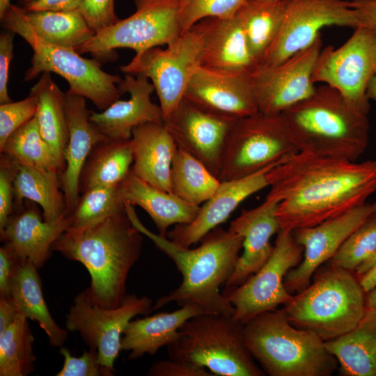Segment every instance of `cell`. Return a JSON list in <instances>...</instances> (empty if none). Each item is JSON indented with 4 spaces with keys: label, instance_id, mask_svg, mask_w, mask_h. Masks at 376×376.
<instances>
[{
    "label": "cell",
    "instance_id": "obj_1",
    "mask_svg": "<svg viewBox=\"0 0 376 376\" xmlns=\"http://www.w3.org/2000/svg\"><path fill=\"white\" fill-rule=\"evenodd\" d=\"M267 175L266 198L278 201L280 230L290 232L363 205L376 191V160L358 163L299 152Z\"/></svg>",
    "mask_w": 376,
    "mask_h": 376
},
{
    "label": "cell",
    "instance_id": "obj_2",
    "mask_svg": "<svg viewBox=\"0 0 376 376\" xmlns=\"http://www.w3.org/2000/svg\"><path fill=\"white\" fill-rule=\"evenodd\" d=\"M125 206L133 225L173 262L182 277L180 285L159 298L152 311L175 302L180 306L195 305L205 313L233 315L235 309L220 288L234 270L242 249V237L218 226L201 239L198 247H183L148 229L134 205L125 202Z\"/></svg>",
    "mask_w": 376,
    "mask_h": 376
},
{
    "label": "cell",
    "instance_id": "obj_3",
    "mask_svg": "<svg viewBox=\"0 0 376 376\" xmlns=\"http://www.w3.org/2000/svg\"><path fill=\"white\" fill-rule=\"evenodd\" d=\"M143 241V235L125 210L86 228H68L52 251L81 263L91 276L88 289L93 299L116 307L127 295V276L141 255Z\"/></svg>",
    "mask_w": 376,
    "mask_h": 376
},
{
    "label": "cell",
    "instance_id": "obj_4",
    "mask_svg": "<svg viewBox=\"0 0 376 376\" xmlns=\"http://www.w3.org/2000/svg\"><path fill=\"white\" fill-rule=\"evenodd\" d=\"M281 115L299 152L357 161L368 147V116L354 111L327 84Z\"/></svg>",
    "mask_w": 376,
    "mask_h": 376
},
{
    "label": "cell",
    "instance_id": "obj_5",
    "mask_svg": "<svg viewBox=\"0 0 376 376\" xmlns=\"http://www.w3.org/2000/svg\"><path fill=\"white\" fill-rule=\"evenodd\" d=\"M244 343L270 376H329L338 363L324 341L294 326L283 308L263 312L242 326Z\"/></svg>",
    "mask_w": 376,
    "mask_h": 376
},
{
    "label": "cell",
    "instance_id": "obj_6",
    "mask_svg": "<svg viewBox=\"0 0 376 376\" xmlns=\"http://www.w3.org/2000/svg\"><path fill=\"white\" fill-rule=\"evenodd\" d=\"M352 272L330 264L316 274L312 283L283 306L288 320L324 342L353 329L368 306L367 292Z\"/></svg>",
    "mask_w": 376,
    "mask_h": 376
},
{
    "label": "cell",
    "instance_id": "obj_7",
    "mask_svg": "<svg viewBox=\"0 0 376 376\" xmlns=\"http://www.w3.org/2000/svg\"><path fill=\"white\" fill-rule=\"evenodd\" d=\"M26 13V9L12 4L1 19L3 27L21 36L33 50L24 81L32 80L45 72L56 73L68 82V92L90 100L101 111L120 98L123 93L118 84L122 78L104 72L101 62L95 58H85L75 49L56 46L39 38Z\"/></svg>",
    "mask_w": 376,
    "mask_h": 376
},
{
    "label": "cell",
    "instance_id": "obj_8",
    "mask_svg": "<svg viewBox=\"0 0 376 376\" xmlns=\"http://www.w3.org/2000/svg\"><path fill=\"white\" fill-rule=\"evenodd\" d=\"M233 315L202 313L188 320L167 346L171 359L202 366L214 376H262Z\"/></svg>",
    "mask_w": 376,
    "mask_h": 376
},
{
    "label": "cell",
    "instance_id": "obj_9",
    "mask_svg": "<svg viewBox=\"0 0 376 376\" xmlns=\"http://www.w3.org/2000/svg\"><path fill=\"white\" fill-rule=\"evenodd\" d=\"M299 152L281 113L258 111L233 123L218 178L226 181L244 178L282 163Z\"/></svg>",
    "mask_w": 376,
    "mask_h": 376
},
{
    "label": "cell",
    "instance_id": "obj_10",
    "mask_svg": "<svg viewBox=\"0 0 376 376\" xmlns=\"http://www.w3.org/2000/svg\"><path fill=\"white\" fill-rule=\"evenodd\" d=\"M135 12L113 25L95 33L79 48L100 62L113 61L114 50L129 48L139 56L146 51L167 45L181 35L180 0H133Z\"/></svg>",
    "mask_w": 376,
    "mask_h": 376
},
{
    "label": "cell",
    "instance_id": "obj_11",
    "mask_svg": "<svg viewBox=\"0 0 376 376\" xmlns=\"http://www.w3.org/2000/svg\"><path fill=\"white\" fill-rule=\"evenodd\" d=\"M205 30L204 19L168 44L165 49L151 48L120 67L124 74L142 75L152 82L164 121L184 97L189 79L199 65Z\"/></svg>",
    "mask_w": 376,
    "mask_h": 376
},
{
    "label": "cell",
    "instance_id": "obj_12",
    "mask_svg": "<svg viewBox=\"0 0 376 376\" xmlns=\"http://www.w3.org/2000/svg\"><path fill=\"white\" fill-rule=\"evenodd\" d=\"M376 72V32L361 26L340 47L322 49L312 80L336 90L346 103L361 114H368V83Z\"/></svg>",
    "mask_w": 376,
    "mask_h": 376
},
{
    "label": "cell",
    "instance_id": "obj_13",
    "mask_svg": "<svg viewBox=\"0 0 376 376\" xmlns=\"http://www.w3.org/2000/svg\"><path fill=\"white\" fill-rule=\"evenodd\" d=\"M152 304L146 296L127 295L119 306L107 307L93 299L88 288L75 296L65 315L66 329L78 332L89 347L96 349L100 364L114 375L125 329L134 317L148 315Z\"/></svg>",
    "mask_w": 376,
    "mask_h": 376
},
{
    "label": "cell",
    "instance_id": "obj_14",
    "mask_svg": "<svg viewBox=\"0 0 376 376\" xmlns=\"http://www.w3.org/2000/svg\"><path fill=\"white\" fill-rule=\"evenodd\" d=\"M303 252L292 232L279 230L272 253L263 267L241 285L226 287L222 291L235 309L234 319L244 324L290 301L293 295L286 290L284 279L301 263Z\"/></svg>",
    "mask_w": 376,
    "mask_h": 376
},
{
    "label": "cell",
    "instance_id": "obj_15",
    "mask_svg": "<svg viewBox=\"0 0 376 376\" xmlns=\"http://www.w3.org/2000/svg\"><path fill=\"white\" fill-rule=\"evenodd\" d=\"M329 26H361L349 1L284 0L279 31L259 67L276 65L311 46Z\"/></svg>",
    "mask_w": 376,
    "mask_h": 376
},
{
    "label": "cell",
    "instance_id": "obj_16",
    "mask_svg": "<svg viewBox=\"0 0 376 376\" xmlns=\"http://www.w3.org/2000/svg\"><path fill=\"white\" fill-rule=\"evenodd\" d=\"M322 45L320 36L311 46L282 63L258 67L251 73L258 111L282 113L314 93L316 86L312 76Z\"/></svg>",
    "mask_w": 376,
    "mask_h": 376
},
{
    "label": "cell",
    "instance_id": "obj_17",
    "mask_svg": "<svg viewBox=\"0 0 376 376\" xmlns=\"http://www.w3.org/2000/svg\"><path fill=\"white\" fill-rule=\"evenodd\" d=\"M375 211L376 202H366L315 226L292 232L304 252L301 263L285 276L286 290L293 295L306 288L317 269L329 261L348 237Z\"/></svg>",
    "mask_w": 376,
    "mask_h": 376
},
{
    "label": "cell",
    "instance_id": "obj_18",
    "mask_svg": "<svg viewBox=\"0 0 376 376\" xmlns=\"http://www.w3.org/2000/svg\"><path fill=\"white\" fill-rule=\"evenodd\" d=\"M236 120L183 97L164 123L178 148L196 157L218 178L225 143Z\"/></svg>",
    "mask_w": 376,
    "mask_h": 376
},
{
    "label": "cell",
    "instance_id": "obj_19",
    "mask_svg": "<svg viewBox=\"0 0 376 376\" xmlns=\"http://www.w3.org/2000/svg\"><path fill=\"white\" fill-rule=\"evenodd\" d=\"M184 97L205 110L232 118L258 111L251 74H224L198 65Z\"/></svg>",
    "mask_w": 376,
    "mask_h": 376
},
{
    "label": "cell",
    "instance_id": "obj_20",
    "mask_svg": "<svg viewBox=\"0 0 376 376\" xmlns=\"http://www.w3.org/2000/svg\"><path fill=\"white\" fill-rule=\"evenodd\" d=\"M118 87L123 94L129 93L127 100L120 98L101 112L91 111L90 121L104 136L127 140L139 125L164 123L160 106L151 100L155 87L146 77L126 73Z\"/></svg>",
    "mask_w": 376,
    "mask_h": 376
},
{
    "label": "cell",
    "instance_id": "obj_21",
    "mask_svg": "<svg viewBox=\"0 0 376 376\" xmlns=\"http://www.w3.org/2000/svg\"><path fill=\"white\" fill-rule=\"evenodd\" d=\"M274 166L244 178L221 181L214 194L200 206L193 221L175 225L166 237L183 247L200 242L205 235L226 221L243 201L269 187L268 171Z\"/></svg>",
    "mask_w": 376,
    "mask_h": 376
},
{
    "label": "cell",
    "instance_id": "obj_22",
    "mask_svg": "<svg viewBox=\"0 0 376 376\" xmlns=\"http://www.w3.org/2000/svg\"><path fill=\"white\" fill-rule=\"evenodd\" d=\"M26 203L14 209L0 230L1 241L18 260L40 269L50 258L55 241L69 228L70 218L47 222L36 206Z\"/></svg>",
    "mask_w": 376,
    "mask_h": 376
},
{
    "label": "cell",
    "instance_id": "obj_23",
    "mask_svg": "<svg viewBox=\"0 0 376 376\" xmlns=\"http://www.w3.org/2000/svg\"><path fill=\"white\" fill-rule=\"evenodd\" d=\"M277 205L278 201L265 198L258 206L243 210L230 222L228 229L243 238V252L239 256L224 288L241 285L269 259L274 248L270 239L280 230L276 217Z\"/></svg>",
    "mask_w": 376,
    "mask_h": 376
},
{
    "label": "cell",
    "instance_id": "obj_24",
    "mask_svg": "<svg viewBox=\"0 0 376 376\" xmlns=\"http://www.w3.org/2000/svg\"><path fill=\"white\" fill-rule=\"evenodd\" d=\"M64 106L69 131L65 148V166L60 175L68 214L76 205L80 196L79 178L84 166L94 147L107 139L90 121L91 110L83 96L65 92Z\"/></svg>",
    "mask_w": 376,
    "mask_h": 376
},
{
    "label": "cell",
    "instance_id": "obj_25",
    "mask_svg": "<svg viewBox=\"0 0 376 376\" xmlns=\"http://www.w3.org/2000/svg\"><path fill=\"white\" fill-rule=\"evenodd\" d=\"M205 21L199 65L224 74H251L258 68L235 14L229 18H205Z\"/></svg>",
    "mask_w": 376,
    "mask_h": 376
},
{
    "label": "cell",
    "instance_id": "obj_26",
    "mask_svg": "<svg viewBox=\"0 0 376 376\" xmlns=\"http://www.w3.org/2000/svg\"><path fill=\"white\" fill-rule=\"evenodd\" d=\"M130 142L134 173L149 184L172 193L171 170L178 148L164 123L135 127Z\"/></svg>",
    "mask_w": 376,
    "mask_h": 376
},
{
    "label": "cell",
    "instance_id": "obj_27",
    "mask_svg": "<svg viewBox=\"0 0 376 376\" xmlns=\"http://www.w3.org/2000/svg\"><path fill=\"white\" fill-rule=\"evenodd\" d=\"M202 313H205L198 306L184 305L172 312L131 320L123 332L120 350L129 352L131 360L144 354L154 355L178 338L180 328L188 320Z\"/></svg>",
    "mask_w": 376,
    "mask_h": 376
},
{
    "label": "cell",
    "instance_id": "obj_28",
    "mask_svg": "<svg viewBox=\"0 0 376 376\" xmlns=\"http://www.w3.org/2000/svg\"><path fill=\"white\" fill-rule=\"evenodd\" d=\"M124 202L143 209L155 223L159 235L166 236L172 225L188 224L196 217L200 206L183 201L137 176L132 169L120 185Z\"/></svg>",
    "mask_w": 376,
    "mask_h": 376
},
{
    "label": "cell",
    "instance_id": "obj_29",
    "mask_svg": "<svg viewBox=\"0 0 376 376\" xmlns=\"http://www.w3.org/2000/svg\"><path fill=\"white\" fill-rule=\"evenodd\" d=\"M38 268L28 261L17 260L10 282V298L19 313L36 320L53 347H61L68 330L59 327L45 302Z\"/></svg>",
    "mask_w": 376,
    "mask_h": 376
},
{
    "label": "cell",
    "instance_id": "obj_30",
    "mask_svg": "<svg viewBox=\"0 0 376 376\" xmlns=\"http://www.w3.org/2000/svg\"><path fill=\"white\" fill-rule=\"evenodd\" d=\"M347 376H376V308L368 307L349 332L324 342Z\"/></svg>",
    "mask_w": 376,
    "mask_h": 376
},
{
    "label": "cell",
    "instance_id": "obj_31",
    "mask_svg": "<svg viewBox=\"0 0 376 376\" xmlns=\"http://www.w3.org/2000/svg\"><path fill=\"white\" fill-rule=\"evenodd\" d=\"M24 199L39 205L47 222L56 221L68 215L60 173L15 161L14 209L22 206Z\"/></svg>",
    "mask_w": 376,
    "mask_h": 376
},
{
    "label": "cell",
    "instance_id": "obj_32",
    "mask_svg": "<svg viewBox=\"0 0 376 376\" xmlns=\"http://www.w3.org/2000/svg\"><path fill=\"white\" fill-rule=\"evenodd\" d=\"M38 100L35 115L40 132L65 166L63 154L68 141L69 131L64 106V95L52 78L51 72L40 75L30 90Z\"/></svg>",
    "mask_w": 376,
    "mask_h": 376
},
{
    "label": "cell",
    "instance_id": "obj_33",
    "mask_svg": "<svg viewBox=\"0 0 376 376\" xmlns=\"http://www.w3.org/2000/svg\"><path fill=\"white\" fill-rule=\"evenodd\" d=\"M130 139H107L90 153L79 178L80 194L95 186H118L127 178L133 164Z\"/></svg>",
    "mask_w": 376,
    "mask_h": 376
},
{
    "label": "cell",
    "instance_id": "obj_34",
    "mask_svg": "<svg viewBox=\"0 0 376 376\" xmlns=\"http://www.w3.org/2000/svg\"><path fill=\"white\" fill-rule=\"evenodd\" d=\"M283 8L284 0H246L235 13L258 67L279 31Z\"/></svg>",
    "mask_w": 376,
    "mask_h": 376
},
{
    "label": "cell",
    "instance_id": "obj_35",
    "mask_svg": "<svg viewBox=\"0 0 376 376\" xmlns=\"http://www.w3.org/2000/svg\"><path fill=\"white\" fill-rule=\"evenodd\" d=\"M26 14L36 35L56 46L77 51L96 33L79 9L69 11L26 10Z\"/></svg>",
    "mask_w": 376,
    "mask_h": 376
},
{
    "label": "cell",
    "instance_id": "obj_36",
    "mask_svg": "<svg viewBox=\"0 0 376 376\" xmlns=\"http://www.w3.org/2000/svg\"><path fill=\"white\" fill-rule=\"evenodd\" d=\"M172 194L200 206L216 192L221 181L196 157L178 148L171 170Z\"/></svg>",
    "mask_w": 376,
    "mask_h": 376
},
{
    "label": "cell",
    "instance_id": "obj_37",
    "mask_svg": "<svg viewBox=\"0 0 376 376\" xmlns=\"http://www.w3.org/2000/svg\"><path fill=\"white\" fill-rule=\"evenodd\" d=\"M0 152L19 164L60 175L64 169L42 137L35 116L11 134Z\"/></svg>",
    "mask_w": 376,
    "mask_h": 376
},
{
    "label": "cell",
    "instance_id": "obj_38",
    "mask_svg": "<svg viewBox=\"0 0 376 376\" xmlns=\"http://www.w3.org/2000/svg\"><path fill=\"white\" fill-rule=\"evenodd\" d=\"M34 336L28 319L19 313L0 333V376H26L34 370Z\"/></svg>",
    "mask_w": 376,
    "mask_h": 376
},
{
    "label": "cell",
    "instance_id": "obj_39",
    "mask_svg": "<svg viewBox=\"0 0 376 376\" xmlns=\"http://www.w3.org/2000/svg\"><path fill=\"white\" fill-rule=\"evenodd\" d=\"M81 194L68 214V228H86L125 210L120 185L92 187Z\"/></svg>",
    "mask_w": 376,
    "mask_h": 376
},
{
    "label": "cell",
    "instance_id": "obj_40",
    "mask_svg": "<svg viewBox=\"0 0 376 376\" xmlns=\"http://www.w3.org/2000/svg\"><path fill=\"white\" fill-rule=\"evenodd\" d=\"M376 251V211L344 242L329 261L338 267L355 272Z\"/></svg>",
    "mask_w": 376,
    "mask_h": 376
},
{
    "label": "cell",
    "instance_id": "obj_41",
    "mask_svg": "<svg viewBox=\"0 0 376 376\" xmlns=\"http://www.w3.org/2000/svg\"><path fill=\"white\" fill-rule=\"evenodd\" d=\"M246 0H180L181 34L202 19L233 17Z\"/></svg>",
    "mask_w": 376,
    "mask_h": 376
},
{
    "label": "cell",
    "instance_id": "obj_42",
    "mask_svg": "<svg viewBox=\"0 0 376 376\" xmlns=\"http://www.w3.org/2000/svg\"><path fill=\"white\" fill-rule=\"evenodd\" d=\"M38 109V100L31 95L18 101L0 104V150L8 139L32 119Z\"/></svg>",
    "mask_w": 376,
    "mask_h": 376
},
{
    "label": "cell",
    "instance_id": "obj_43",
    "mask_svg": "<svg viewBox=\"0 0 376 376\" xmlns=\"http://www.w3.org/2000/svg\"><path fill=\"white\" fill-rule=\"evenodd\" d=\"M60 353L64 361L62 368L56 376H113V375L104 368L100 363L98 352L89 347L79 357L72 356L70 350L61 347Z\"/></svg>",
    "mask_w": 376,
    "mask_h": 376
},
{
    "label": "cell",
    "instance_id": "obj_44",
    "mask_svg": "<svg viewBox=\"0 0 376 376\" xmlns=\"http://www.w3.org/2000/svg\"><path fill=\"white\" fill-rule=\"evenodd\" d=\"M79 10L96 33L119 20L115 13L114 0H79Z\"/></svg>",
    "mask_w": 376,
    "mask_h": 376
},
{
    "label": "cell",
    "instance_id": "obj_45",
    "mask_svg": "<svg viewBox=\"0 0 376 376\" xmlns=\"http://www.w3.org/2000/svg\"><path fill=\"white\" fill-rule=\"evenodd\" d=\"M15 161L4 153L0 158V230L14 210Z\"/></svg>",
    "mask_w": 376,
    "mask_h": 376
},
{
    "label": "cell",
    "instance_id": "obj_46",
    "mask_svg": "<svg viewBox=\"0 0 376 376\" xmlns=\"http://www.w3.org/2000/svg\"><path fill=\"white\" fill-rule=\"evenodd\" d=\"M150 376H214L207 369L188 361L171 359L159 361L150 368Z\"/></svg>",
    "mask_w": 376,
    "mask_h": 376
},
{
    "label": "cell",
    "instance_id": "obj_47",
    "mask_svg": "<svg viewBox=\"0 0 376 376\" xmlns=\"http://www.w3.org/2000/svg\"><path fill=\"white\" fill-rule=\"evenodd\" d=\"M13 31L8 30L0 36V104L12 102L8 90L9 69L13 57Z\"/></svg>",
    "mask_w": 376,
    "mask_h": 376
},
{
    "label": "cell",
    "instance_id": "obj_48",
    "mask_svg": "<svg viewBox=\"0 0 376 376\" xmlns=\"http://www.w3.org/2000/svg\"><path fill=\"white\" fill-rule=\"evenodd\" d=\"M18 259L6 247L0 248V297H10V282Z\"/></svg>",
    "mask_w": 376,
    "mask_h": 376
},
{
    "label": "cell",
    "instance_id": "obj_49",
    "mask_svg": "<svg viewBox=\"0 0 376 376\" xmlns=\"http://www.w3.org/2000/svg\"><path fill=\"white\" fill-rule=\"evenodd\" d=\"M79 0H31L26 3L29 11H69L79 9Z\"/></svg>",
    "mask_w": 376,
    "mask_h": 376
},
{
    "label": "cell",
    "instance_id": "obj_50",
    "mask_svg": "<svg viewBox=\"0 0 376 376\" xmlns=\"http://www.w3.org/2000/svg\"><path fill=\"white\" fill-rule=\"evenodd\" d=\"M349 3L357 11L361 26L376 32V0H350Z\"/></svg>",
    "mask_w": 376,
    "mask_h": 376
},
{
    "label": "cell",
    "instance_id": "obj_51",
    "mask_svg": "<svg viewBox=\"0 0 376 376\" xmlns=\"http://www.w3.org/2000/svg\"><path fill=\"white\" fill-rule=\"evenodd\" d=\"M18 311L10 297H0V333L16 319Z\"/></svg>",
    "mask_w": 376,
    "mask_h": 376
},
{
    "label": "cell",
    "instance_id": "obj_52",
    "mask_svg": "<svg viewBox=\"0 0 376 376\" xmlns=\"http://www.w3.org/2000/svg\"><path fill=\"white\" fill-rule=\"evenodd\" d=\"M358 277L361 286L367 293L372 290L376 287V265Z\"/></svg>",
    "mask_w": 376,
    "mask_h": 376
},
{
    "label": "cell",
    "instance_id": "obj_53",
    "mask_svg": "<svg viewBox=\"0 0 376 376\" xmlns=\"http://www.w3.org/2000/svg\"><path fill=\"white\" fill-rule=\"evenodd\" d=\"M375 265H376V251L368 260L359 266L354 272L357 276H359L371 269Z\"/></svg>",
    "mask_w": 376,
    "mask_h": 376
},
{
    "label": "cell",
    "instance_id": "obj_54",
    "mask_svg": "<svg viewBox=\"0 0 376 376\" xmlns=\"http://www.w3.org/2000/svg\"><path fill=\"white\" fill-rule=\"evenodd\" d=\"M367 97L376 101V72L370 80L366 91Z\"/></svg>",
    "mask_w": 376,
    "mask_h": 376
},
{
    "label": "cell",
    "instance_id": "obj_55",
    "mask_svg": "<svg viewBox=\"0 0 376 376\" xmlns=\"http://www.w3.org/2000/svg\"><path fill=\"white\" fill-rule=\"evenodd\" d=\"M367 306L376 308V287L367 293Z\"/></svg>",
    "mask_w": 376,
    "mask_h": 376
},
{
    "label": "cell",
    "instance_id": "obj_56",
    "mask_svg": "<svg viewBox=\"0 0 376 376\" xmlns=\"http://www.w3.org/2000/svg\"><path fill=\"white\" fill-rule=\"evenodd\" d=\"M11 0H0V18L1 19L6 13L10 8L12 4L10 3Z\"/></svg>",
    "mask_w": 376,
    "mask_h": 376
},
{
    "label": "cell",
    "instance_id": "obj_57",
    "mask_svg": "<svg viewBox=\"0 0 376 376\" xmlns=\"http://www.w3.org/2000/svg\"><path fill=\"white\" fill-rule=\"evenodd\" d=\"M25 1H26V2H28V1H31V0H25Z\"/></svg>",
    "mask_w": 376,
    "mask_h": 376
}]
</instances>
